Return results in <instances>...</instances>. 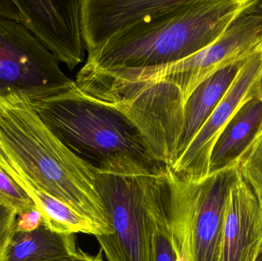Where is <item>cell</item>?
Returning <instances> with one entry per match:
<instances>
[{
  "label": "cell",
  "instance_id": "7a4b0ae2",
  "mask_svg": "<svg viewBox=\"0 0 262 261\" xmlns=\"http://www.w3.org/2000/svg\"><path fill=\"white\" fill-rule=\"evenodd\" d=\"M32 103L53 134L100 173L150 176L167 169L152 156L131 120L113 106L84 93L76 84Z\"/></svg>",
  "mask_w": 262,
  "mask_h": 261
},
{
  "label": "cell",
  "instance_id": "7402d4cb",
  "mask_svg": "<svg viewBox=\"0 0 262 261\" xmlns=\"http://www.w3.org/2000/svg\"><path fill=\"white\" fill-rule=\"evenodd\" d=\"M8 167L7 159H6V155L2 149L1 145H0V170L2 171H4Z\"/></svg>",
  "mask_w": 262,
  "mask_h": 261
},
{
  "label": "cell",
  "instance_id": "30bf717a",
  "mask_svg": "<svg viewBox=\"0 0 262 261\" xmlns=\"http://www.w3.org/2000/svg\"><path fill=\"white\" fill-rule=\"evenodd\" d=\"M238 165L210 174L195 183L189 231V261H220L223 222Z\"/></svg>",
  "mask_w": 262,
  "mask_h": 261
},
{
  "label": "cell",
  "instance_id": "4fadbf2b",
  "mask_svg": "<svg viewBox=\"0 0 262 261\" xmlns=\"http://www.w3.org/2000/svg\"><path fill=\"white\" fill-rule=\"evenodd\" d=\"M262 133V104L258 95L240 107L219 135L211 153L209 174L238 165Z\"/></svg>",
  "mask_w": 262,
  "mask_h": 261
},
{
  "label": "cell",
  "instance_id": "5bb4252c",
  "mask_svg": "<svg viewBox=\"0 0 262 261\" xmlns=\"http://www.w3.org/2000/svg\"><path fill=\"white\" fill-rule=\"evenodd\" d=\"M249 57L232 63L215 72L200 84L186 100L176 161L184 153L216 108Z\"/></svg>",
  "mask_w": 262,
  "mask_h": 261
},
{
  "label": "cell",
  "instance_id": "ba28073f",
  "mask_svg": "<svg viewBox=\"0 0 262 261\" xmlns=\"http://www.w3.org/2000/svg\"><path fill=\"white\" fill-rule=\"evenodd\" d=\"M261 69L262 45L248 58L230 88L184 153L172 167H167L174 176L191 183H199L208 177L212 147L235 112L257 94Z\"/></svg>",
  "mask_w": 262,
  "mask_h": 261
},
{
  "label": "cell",
  "instance_id": "e0dca14e",
  "mask_svg": "<svg viewBox=\"0 0 262 261\" xmlns=\"http://www.w3.org/2000/svg\"><path fill=\"white\" fill-rule=\"evenodd\" d=\"M0 205L12 208L17 216L38 211L29 195L10 176L0 170Z\"/></svg>",
  "mask_w": 262,
  "mask_h": 261
},
{
  "label": "cell",
  "instance_id": "9a60e30c",
  "mask_svg": "<svg viewBox=\"0 0 262 261\" xmlns=\"http://www.w3.org/2000/svg\"><path fill=\"white\" fill-rule=\"evenodd\" d=\"M78 251L74 234L57 232L42 221L32 229H23L15 224L4 261H61Z\"/></svg>",
  "mask_w": 262,
  "mask_h": 261
},
{
  "label": "cell",
  "instance_id": "44dd1931",
  "mask_svg": "<svg viewBox=\"0 0 262 261\" xmlns=\"http://www.w3.org/2000/svg\"><path fill=\"white\" fill-rule=\"evenodd\" d=\"M61 261H104L103 260V251L100 249L96 255H91L79 249L78 252L72 257Z\"/></svg>",
  "mask_w": 262,
  "mask_h": 261
},
{
  "label": "cell",
  "instance_id": "d6986e66",
  "mask_svg": "<svg viewBox=\"0 0 262 261\" xmlns=\"http://www.w3.org/2000/svg\"><path fill=\"white\" fill-rule=\"evenodd\" d=\"M17 215L9 207L0 205V261H4L6 247L15 227Z\"/></svg>",
  "mask_w": 262,
  "mask_h": 261
},
{
  "label": "cell",
  "instance_id": "6da1fadb",
  "mask_svg": "<svg viewBox=\"0 0 262 261\" xmlns=\"http://www.w3.org/2000/svg\"><path fill=\"white\" fill-rule=\"evenodd\" d=\"M0 145L8 162L3 172L25 191L40 190L112 233L98 170L53 134L25 95H0Z\"/></svg>",
  "mask_w": 262,
  "mask_h": 261
},
{
  "label": "cell",
  "instance_id": "7c38bea8",
  "mask_svg": "<svg viewBox=\"0 0 262 261\" xmlns=\"http://www.w3.org/2000/svg\"><path fill=\"white\" fill-rule=\"evenodd\" d=\"M262 257V204L238 174L229 190L220 261H258Z\"/></svg>",
  "mask_w": 262,
  "mask_h": 261
},
{
  "label": "cell",
  "instance_id": "5b68a950",
  "mask_svg": "<svg viewBox=\"0 0 262 261\" xmlns=\"http://www.w3.org/2000/svg\"><path fill=\"white\" fill-rule=\"evenodd\" d=\"M195 183L185 182L166 169L146 176V211L149 261H189V240Z\"/></svg>",
  "mask_w": 262,
  "mask_h": 261
},
{
  "label": "cell",
  "instance_id": "ac0fdd59",
  "mask_svg": "<svg viewBox=\"0 0 262 261\" xmlns=\"http://www.w3.org/2000/svg\"><path fill=\"white\" fill-rule=\"evenodd\" d=\"M238 170L262 204V133L242 158Z\"/></svg>",
  "mask_w": 262,
  "mask_h": 261
},
{
  "label": "cell",
  "instance_id": "8992f818",
  "mask_svg": "<svg viewBox=\"0 0 262 261\" xmlns=\"http://www.w3.org/2000/svg\"><path fill=\"white\" fill-rule=\"evenodd\" d=\"M145 177L98 171L97 188L112 233L95 238L107 261H149L143 200Z\"/></svg>",
  "mask_w": 262,
  "mask_h": 261
},
{
  "label": "cell",
  "instance_id": "277c9868",
  "mask_svg": "<svg viewBox=\"0 0 262 261\" xmlns=\"http://www.w3.org/2000/svg\"><path fill=\"white\" fill-rule=\"evenodd\" d=\"M75 85L55 57L23 25L0 18V95L19 93L35 101Z\"/></svg>",
  "mask_w": 262,
  "mask_h": 261
},
{
  "label": "cell",
  "instance_id": "52a82bcc",
  "mask_svg": "<svg viewBox=\"0 0 262 261\" xmlns=\"http://www.w3.org/2000/svg\"><path fill=\"white\" fill-rule=\"evenodd\" d=\"M255 5L240 15L215 42L188 58L166 65L165 73L168 81L180 89L185 101L215 72L248 58L261 47L262 13L254 10Z\"/></svg>",
  "mask_w": 262,
  "mask_h": 261
},
{
  "label": "cell",
  "instance_id": "cb8c5ba5",
  "mask_svg": "<svg viewBox=\"0 0 262 261\" xmlns=\"http://www.w3.org/2000/svg\"><path fill=\"white\" fill-rule=\"evenodd\" d=\"M254 10L259 12V13H262V0H257L255 6H254Z\"/></svg>",
  "mask_w": 262,
  "mask_h": 261
},
{
  "label": "cell",
  "instance_id": "2e32d148",
  "mask_svg": "<svg viewBox=\"0 0 262 261\" xmlns=\"http://www.w3.org/2000/svg\"><path fill=\"white\" fill-rule=\"evenodd\" d=\"M27 193L36 205L43 223L53 231L63 234L83 233L95 237L107 234L101 225L52 196L36 189H29Z\"/></svg>",
  "mask_w": 262,
  "mask_h": 261
},
{
  "label": "cell",
  "instance_id": "3957f363",
  "mask_svg": "<svg viewBox=\"0 0 262 261\" xmlns=\"http://www.w3.org/2000/svg\"><path fill=\"white\" fill-rule=\"evenodd\" d=\"M257 0H189L172 13L126 29L89 55L86 67L140 68L170 64L215 42Z\"/></svg>",
  "mask_w": 262,
  "mask_h": 261
},
{
  "label": "cell",
  "instance_id": "603a6c76",
  "mask_svg": "<svg viewBox=\"0 0 262 261\" xmlns=\"http://www.w3.org/2000/svg\"><path fill=\"white\" fill-rule=\"evenodd\" d=\"M257 95H258L259 99L261 100L262 104V69L261 73H260L259 78L258 81V90H257Z\"/></svg>",
  "mask_w": 262,
  "mask_h": 261
},
{
  "label": "cell",
  "instance_id": "8fae6325",
  "mask_svg": "<svg viewBox=\"0 0 262 261\" xmlns=\"http://www.w3.org/2000/svg\"><path fill=\"white\" fill-rule=\"evenodd\" d=\"M189 0H82L83 35L89 55L120 32L179 10Z\"/></svg>",
  "mask_w": 262,
  "mask_h": 261
},
{
  "label": "cell",
  "instance_id": "ffe728a7",
  "mask_svg": "<svg viewBox=\"0 0 262 261\" xmlns=\"http://www.w3.org/2000/svg\"><path fill=\"white\" fill-rule=\"evenodd\" d=\"M0 18L19 22L20 11L15 0H0Z\"/></svg>",
  "mask_w": 262,
  "mask_h": 261
},
{
  "label": "cell",
  "instance_id": "9c48e42d",
  "mask_svg": "<svg viewBox=\"0 0 262 261\" xmlns=\"http://www.w3.org/2000/svg\"><path fill=\"white\" fill-rule=\"evenodd\" d=\"M19 22L70 70L84 62L82 0H15Z\"/></svg>",
  "mask_w": 262,
  "mask_h": 261
},
{
  "label": "cell",
  "instance_id": "d4e9b609",
  "mask_svg": "<svg viewBox=\"0 0 262 261\" xmlns=\"http://www.w3.org/2000/svg\"><path fill=\"white\" fill-rule=\"evenodd\" d=\"M258 261H262V257H260Z\"/></svg>",
  "mask_w": 262,
  "mask_h": 261
}]
</instances>
